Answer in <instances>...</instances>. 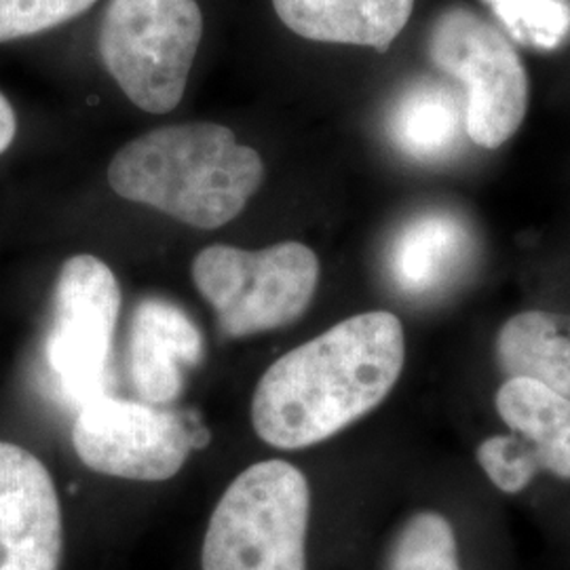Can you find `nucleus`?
I'll list each match as a JSON object with an SVG mask.
<instances>
[{
    "instance_id": "13",
    "label": "nucleus",
    "mask_w": 570,
    "mask_h": 570,
    "mask_svg": "<svg viewBox=\"0 0 570 570\" xmlns=\"http://www.w3.org/2000/svg\"><path fill=\"white\" fill-rule=\"evenodd\" d=\"M469 228L449 212H431L400 230L389 252L393 282L407 294H429L465 266Z\"/></svg>"
},
{
    "instance_id": "3",
    "label": "nucleus",
    "mask_w": 570,
    "mask_h": 570,
    "mask_svg": "<svg viewBox=\"0 0 570 570\" xmlns=\"http://www.w3.org/2000/svg\"><path fill=\"white\" fill-rule=\"evenodd\" d=\"M311 490L287 461L244 469L205 532L202 570H306Z\"/></svg>"
},
{
    "instance_id": "8",
    "label": "nucleus",
    "mask_w": 570,
    "mask_h": 570,
    "mask_svg": "<svg viewBox=\"0 0 570 570\" xmlns=\"http://www.w3.org/2000/svg\"><path fill=\"white\" fill-rule=\"evenodd\" d=\"M72 444L96 473L165 482L183 469L195 438L178 412L102 393L79 406Z\"/></svg>"
},
{
    "instance_id": "17",
    "label": "nucleus",
    "mask_w": 570,
    "mask_h": 570,
    "mask_svg": "<svg viewBox=\"0 0 570 570\" xmlns=\"http://www.w3.org/2000/svg\"><path fill=\"white\" fill-rule=\"evenodd\" d=\"M511 39L556 49L569 39L570 0H487Z\"/></svg>"
},
{
    "instance_id": "7",
    "label": "nucleus",
    "mask_w": 570,
    "mask_h": 570,
    "mask_svg": "<svg viewBox=\"0 0 570 570\" xmlns=\"http://www.w3.org/2000/svg\"><path fill=\"white\" fill-rule=\"evenodd\" d=\"M121 313V285L100 258L79 254L61 266L47 362L61 393L82 406L102 395Z\"/></svg>"
},
{
    "instance_id": "5",
    "label": "nucleus",
    "mask_w": 570,
    "mask_h": 570,
    "mask_svg": "<svg viewBox=\"0 0 570 570\" xmlns=\"http://www.w3.org/2000/svg\"><path fill=\"white\" fill-rule=\"evenodd\" d=\"M193 282L230 338L289 326L305 315L320 284L315 252L298 242L265 249L209 245L193 261Z\"/></svg>"
},
{
    "instance_id": "1",
    "label": "nucleus",
    "mask_w": 570,
    "mask_h": 570,
    "mask_svg": "<svg viewBox=\"0 0 570 570\" xmlns=\"http://www.w3.org/2000/svg\"><path fill=\"white\" fill-rule=\"evenodd\" d=\"M404 360V326L393 313L348 317L266 370L252 402L254 429L273 449L315 446L385 402Z\"/></svg>"
},
{
    "instance_id": "15",
    "label": "nucleus",
    "mask_w": 570,
    "mask_h": 570,
    "mask_svg": "<svg viewBox=\"0 0 570 570\" xmlns=\"http://www.w3.org/2000/svg\"><path fill=\"white\" fill-rule=\"evenodd\" d=\"M461 119L465 121V106H461L454 89L423 82L395 104L389 134L410 157L433 161L446 157L459 142Z\"/></svg>"
},
{
    "instance_id": "19",
    "label": "nucleus",
    "mask_w": 570,
    "mask_h": 570,
    "mask_svg": "<svg viewBox=\"0 0 570 570\" xmlns=\"http://www.w3.org/2000/svg\"><path fill=\"white\" fill-rule=\"evenodd\" d=\"M16 134H18L16 110L9 100L0 94V155L4 150H9V146L16 140Z\"/></svg>"
},
{
    "instance_id": "4",
    "label": "nucleus",
    "mask_w": 570,
    "mask_h": 570,
    "mask_svg": "<svg viewBox=\"0 0 570 570\" xmlns=\"http://www.w3.org/2000/svg\"><path fill=\"white\" fill-rule=\"evenodd\" d=\"M202 39L197 0H110L100 56L131 102L165 115L183 102Z\"/></svg>"
},
{
    "instance_id": "18",
    "label": "nucleus",
    "mask_w": 570,
    "mask_h": 570,
    "mask_svg": "<svg viewBox=\"0 0 570 570\" xmlns=\"http://www.w3.org/2000/svg\"><path fill=\"white\" fill-rule=\"evenodd\" d=\"M98 0H0V42L58 28L89 11Z\"/></svg>"
},
{
    "instance_id": "16",
    "label": "nucleus",
    "mask_w": 570,
    "mask_h": 570,
    "mask_svg": "<svg viewBox=\"0 0 570 570\" xmlns=\"http://www.w3.org/2000/svg\"><path fill=\"white\" fill-rule=\"evenodd\" d=\"M387 570H461L449 520L438 511L414 513L391 546Z\"/></svg>"
},
{
    "instance_id": "12",
    "label": "nucleus",
    "mask_w": 570,
    "mask_h": 570,
    "mask_svg": "<svg viewBox=\"0 0 570 570\" xmlns=\"http://www.w3.org/2000/svg\"><path fill=\"white\" fill-rule=\"evenodd\" d=\"M273 7L285 28L303 39L385 53L406 28L414 0H273Z\"/></svg>"
},
{
    "instance_id": "14",
    "label": "nucleus",
    "mask_w": 570,
    "mask_h": 570,
    "mask_svg": "<svg viewBox=\"0 0 570 570\" xmlns=\"http://www.w3.org/2000/svg\"><path fill=\"white\" fill-rule=\"evenodd\" d=\"M497 360L510 379H530L570 397V315H513L499 332Z\"/></svg>"
},
{
    "instance_id": "11",
    "label": "nucleus",
    "mask_w": 570,
    "mask_h": 570,
    "mask_svg": "<svg viewBox=\"0 0 570 570\" xmlns=\"http://www.w3.org/2000/svg\"><path fill=\"white\" fill-rule=\"evenodd\" d=\"M204 357V336L183 308L164 298L136 306L129 330V376L146 404L165 406L183 393L186 370Z\"/></svg>"
},
{
    "instance_id": "10",
    "label": "nucleus",
    "mask_w": 570,
    "mask_h": 570,
    "mask_svg": "<svg viewBox=\"0 0 570 570\" xmlns=\"http://www.w3.org/2000/svg\"><path fill=\"white\" fill-rule=\"evenodd\" d=\"M61 508L49 469L30 450L0 442V570H58Z\"/></svg>"
},
{
    "instance_id": "9",
    "label": "nucleus",
    "mask_w": 570,
    "mask_h": 570,
    "mask_svg": "<svg viewBox=\"0 0 570 570\" xmlns=\"http://www.w3.org/2000/svg\"><path fill=\"white\" fill-rule=\"evenodd\" d=\"M497 412L511 435H494L478 449V463L497 489L515 494L541 471L570 480V397L530 379H508L497 391Z\"/></svg>"
},
{
    "instance_id": "2",
    "label": "nucleus",
    "mask_w": 570,
    "mask_h": 570,
    "mask_svg": "<svg viewBox=\"0 0 570 570\" xmlns=\"http://www.w3.org/2000/svg\"><path fill=\"white\" fill-rule=\"evenodd\" d=\"M265 180L261 155L218 122H180L125 144L108 167L112 190L195 228L235 220Z\"/></svg>"
},
{
    "instance_id": "6",
    "label": "nucleus",
    "mask_w": 570,
    "mask_h": 570,
    "mask_svg": "<svg viewBox=\"0 0 570 570\" xmlns=\"http://www.w3.org/2000/svg\"><path fill=\"white\" fill-rule=\"evenodd\" d=\"M429 58L465 87V131L484 148H499L529 110V75L510 39L465 7L442 11L429 32Z\"/></svg>"
}]
</instances>
